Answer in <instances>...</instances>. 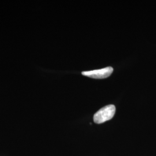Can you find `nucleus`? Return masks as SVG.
<instances>
[{
  "instance_id": "f257e3e1",
  "label": "nucleus",
  "mask_w": 156,
  "mask_h": 156,
  "mask_svg": "<svg viewBox=\"0 0 156 156\" xmlns=\"http://www.w3.org/2000/svg\"><path fill=\"white\" fill-rule=\"evenodd\" d=\"M116 108L113 105H109L101 108L95 113L94 122L96 124H101L112 119L115 115Z\"/></svg>"
},
{
  "instance_id": "f03ea898",
  "label": "nucleus",
  "mask_w": 156,
  "mask_h": 156,
  "mask_svg": "<svg viewBox=\"0 0 156 156\" xmlns=\"http://www.w3.org/2000/svg\"><path fill=\"white\" fill-rule=\"evenodd\" d=\"M113 71V69L111 67H106L100 69H97L89 71H83L82 75L90 78L94 79H105L111 76Z\"/></svg>"
}]
</instances>
